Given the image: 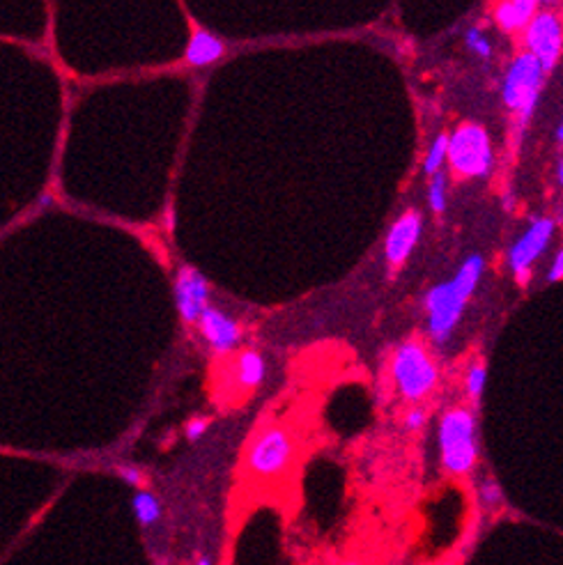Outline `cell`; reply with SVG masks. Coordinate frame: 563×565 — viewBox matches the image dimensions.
<instances>
[{
	"instance_id": "1",
	"label": "cell",
	"mask_w": 563,
	"mask_h": 565,
	"mask_svg": "<svg viewBox=\"0 0 563 565\" xmlns=\"http://www.w3.org/2000/svg\"><path fill=\"white\" fill-rule=\"evenodd\" d=\"M483 272H485V260L476 253L460 265L451 281L439 282L428 290L426 301H423L428 313V332L437 345L446 343L451 333L455 332L467 301L471 299V294L481 282Z\"/></svg>"
},
{
	"instance_id": "2",
	"label": "cell",
	"mask_w": 563,
	"mask_h": 565,
	"mask_svg": "<svg viewBox=\"0 0 563 565\" xmlns=\"http://www.w3.org/2000/svg\"><path fill=\"white\" fill-rule=\"evenodd\" d=\"M437 439L444 471L451 476H467L474 471L478 463V432L471 409L453 407L444 412Z\"/></svg>"
},
{
	"instance_id": "3",
	"label": "cell",
	"mask_w": 563,
	"mask_h": 565,
	"mask_svg": "<svg viewBox=\"0 0 563 565\" xmlns=\"http://www.w3.org/2000/svg\"><path fill=\"white\" fill-rule=\"evenodd\" d=\"M545 74L541 62L525 51L519 53L513 62H510L506 77H503L502 86V99L506 103V109L515 115V129L518 134L526 129L529 120L536 113L538 99L543 93V83H545Z\"/></svg>"
},
{
	"instance_id": "4",
	"label": "cell",
	"mask_w": 563,
	"mask_h": 565,
	"mask_svg": "<svg viewBox=\"0 0 563 565\" xmlns=\"http://www.w3.org/2000/svg\"><path fill=\"white\" fill-rule=\"evenodd\" d=\"M391 375L400 396L412 403H419L437 386L439 370L426 345L416 338H410L396 348Z\"/></svg>"
},
{
	"instance_id": "5",
	"label": "cell",
	"mask_w": 563,
	"mask_h": 565,
	"mask_svg": "<svg viewBox=\"0 0 563 565\" xmlns=\"http://www.w3.org/2000/svg\"><path fill=\"white\" fill-rule=\"evenodd\" d=\"M449 166L458 177H487L494 166V150L485 127L462 122L449 134Z\"/></svg>"
},
{
	"instance_id": "6",
	"label": "cell",
	"mask_w": 563,
	"mask_h": 565,
	"mask_svg": "<svg viewBox=\"0 0 563 565\" xmlns=\"http://www.w3.org/2000/svg\"><path fill=\"white\" fill-rule=\"evenodd\" d=\"M295 439L283 425H267L257 432L247 448V469L256 479H279L292 464Z\"/></svg>"
},
{
	"instance_id": "7",
	"label": "cell",
	"mask_w": 563,
	"mask_h": 565,
	"mask_svg": "<svg viewBox=\"0 0 563 565\" xmlns=\"http://www.w3.org/2000/svg\"><path fill=\"white\" fill-rule=\"evenodd\" d=\"M554 230H557V221L550 217L534 218L529 223V228L525 230V234H519V240L510 246L509 250V266L510 272L515 274L519 285H526V281L531 278V266L536 265L538 258L543 256L550 246L554 237Z\"/></svg>"
},
{
	"instance_id": "8",
	"label": "cell",
	"mask_w": 563,
	"mask_h": 565,
	"mask_svg": "<svg viewBox=\"0 0 563 565\" xmlns=\"http://www.w3.org/2000/svg\"><path fill=\"white\" fill-rule=\"evenodd\" d=\"M525 44L534 58L550 71L557 67L563 53V23L554 12H538V17L525 30Z\"/></svg>"
},
{
	"instance_id": "9",
	"label": "cell",
	"mask_w": 563,
	"mask_h": 565,
	"mask_svg": "<svg viewBox=\"0 0 563 565\" xmlns=\"http://www.w3.org/2000/svg\"><path fill=\"white\" fill-rule=\"evenodd\" d=\"M209 299V288L205 276L193 266H180L175 278V301L182 320L186 324H198L203 317Z\"/></svg>"
},
{
	"instance_id": "10",
	"label": "cell",
	"mask_w": 563,
	"mask_h": 565,
	"mask_svg": "<svg viewBox=\"0 0 563 565\" xmlns=\"http://www.w3.org/2000/svg\"><path fill=\"white\" fill-rule=\"evenodd\" d=\"M421 230L423 218L416 209H407V212H403L396 218L394 225L388 228L387 240H384V256H387L391 269H398V266L405 265L414 246L421 240Z\"/></svg>"
},
{
	"instance_id": "11",
	"label": "cell",
	"mask_w": 563,
	"mask_h": 565,
	"mask_svg": "<svg viewBox=\"0 0 563 565\" xmlns=\"http://www.w3.org/2000/svg\"><path fill=\"white\" fill-rule=\"evenodd\" d=\"M198 326H200V333L209 343V348L216 354H230L241 340V329L235 317L225 315L224 310L214 308V306L205 310Z\"/></svg>"
},
{
	"instance_id": "12",
	"label": "cell",
	"mask_w": 563,
	"mask_h": 565,
	"mask_svg": "<svg viewBox=\"0 0 563 565\" xmlns=\"http://www.w3.org/2000/svg\"><path fill=\"white\" fill-rule=\"evenodd\" d=\"M538 17L536 0H503L494 7V21L503 33H519Z\"/></svg>"
},
{
	"instance_id": "13",
	"label": "cell",
	"mask_w": 563,
	"mask_h": 565,
	"mask_svg": "<svg viewBox=\"0 0 563 565\" xmlns=\"http://www.w3.org/2000/svg\"><path fill=\"white\" fill-rule=\"evenodd\" d=\"M224 53L225 46L216 35H212L209 30H203V28H196L189 44H186L184 61L192 67H208L219 61Z\"/></svg>"
},
{
	"instance_id": "14",
	"label": "cell",
	"mask_w": 563,
	"mask_h": 565,
	"mask_svg": "<svg viewBox=\"0 0 563 565\" xmlns=\"http://www.w3.org/2000/svg\"><path fill=\"white\" fill-rule=\"evenodd\" d=\"M267 375V364H265L263 354H257L256 349H244L237 354L235 368H233V377H235L237 386L244 391H251L265 381Z\"/></svg>"
},
{
	"instance_id": "15",
	"label": "cell",
	"mask_w": 563,
	"mask_h": 565,
	"mask_svg": "<svg viewBox=\"0 0 563 565\" xmlns=\"http://www.w3.org/2000/svg\"><path fill=\"white\" fill-rule=\"evenodd\" d=\"M132 508H134V515H136L138 524L145 528L157 524L159 517H161V504H159L157 496H154L152 492H148V489H138L136 495H134Z\"/></svg>"
},
{
	"instance_id": "16",
	"label": "cell",
	"mask_w": 563,
	"mask_h": 565,
	"mask_svg": "<svg viewBox=\"0 0 563 565\" xmlns=\"http://www.w3.org/2000/svg\"><path fill=\"white\" fill-rule=\"evenodd\" d=\"M446 161H449V134H439L428 147L426 159H423V173L435 177L437 173H442Z\"/></svg>"
},
{
	"instance_id": "17",
	"label": "cell",
	"mask_w": 563,
	"mask_h": 565,
	"mask_svg": "<svg viewBox=\"0 0 563 565\" xmlns=\"http://www.w3.org/2000/svg\"><path fill=\"white\" fill-rule=\"evenodd\" d=\"M446 173H437L435 177H430V186H428V205L435 214H444L446 212V202H449V196H446Z\"/></svg>"
},
{
	"instance_id": "18",
	"label": "cell",
	"mask_w": 563,
	"mask_h": 565,
	"mask_svg": "<svg viewBox=\"0 0 563 565\" xmlns=\"http://www.w3.org/2000/svg\"><path fill=\"white\" fill-rule=\"evenodd\" d=\"M485 381H487V370L483 364H474L469 370H467V380H465V389H467V396L478 403L485 391Z\"/></svg>"
},
{
	"instance_id": "19",
	"label": "cell",
	"mask_w": 563,
	"mask_h": 565,
	"mask_svg": "<svg viewBox=\"0 0 563 565\" xmlns=\"http://www.w3.org/2000/svg\"><path fill=\"white\" fill-rule=\"evenodd\" d=\"M465 42H467V46H469L471 53H476L478 58H483V61H487V58L493 55V44H490V39L485 37V33H483L478 26H474L467 30Z\"/></svg>"
},
{
	"instance_id": "20",
	"label": "cell",
	"mask_w": 563,
	"mask_h": 565,
	"mask_svg": "<svg viewBox=\"0 0 563 565\" xmlns=\"http://www.w3.org/2000/svg\"><path fill=\"white\" fill-rule=\"evenodd\" d=\"M478 495H481V504L487 505V508H494L503 501V492L499 487L497 480L487 479L481 483V489H478Z\"/></svg>"
},
{
	"instance_id": "21",
	"label": "cell",
	"mask_w": 563,
	"mask_h": 565,
	"mask_svg": "<svg viewBox=\"0 0 563 565\" xmlns=\"http://www.w3.org/2000/svg\"><path fill=\"white\" fill-rule=\"evenodd\" d=\"M118 476H120L126 485H132V487H143V483H145V476H143L141 469L132 467V464H122V467H118Z\"/></svg>"
},
{
	"instance_id": "22",
	"label": "cell",
	"mask_w": 563,
	"mask_h": 565,
	"mask_svg": "<svg viewBox=\"0 0 563 565\" xmlns=\"http://www.w3.org/2000/svg\"><path fill=\"white\" fill-rule=\"evenodd\" d=\"M208 430H209V419H205V416H196V419H192L189 423H186V439L198 441L205 435V432H208Z\"/></svg>"
},
{
	"instance_id": "23",
	"label": "cell",
	"mask_w": 563,
	"mask_h": 565,
	"mask_svg": "<svg viewBox=\"0 0 563 565\" xmlns=\"http://www.w3.org/2000/svg\"><path fill=\"white\" fill-rule=\"evenodd\" d=\"M426 421H428L426 412H423V409H419V407H414V409H410V412H407L405 428L407 430H421L423 425H426Z\"/></svg>"
},
{
	"instance_id": "24",
	"label": "cell",
	"mask_w": 563,
	"mask_h": 565,
	"mask_svg": "<svg viewBox=\"0 0 563 565\" xmlns=\"http://www.w3.org/2000/svg\"><path fill=\"white\" fill-rule=\"evenodd\" d=\"M563 281V249L554 256L552 265H550V272H547V282H559Z\"/></svg>"
},
{
	"instance_id": "25",
	"label": "cell",
	"mask_w": 563,
	"mask_h": 565,
	"mask_svg": "<svg viewBox=\"0 0 563 565\" xmlns=\"http://www.w3.org/2000/svg\"><path fill=\"white\" fill-rule=\"evenodd\" d=\"M557 180H559V184H561V189H563V157H561V161H559V168H557Z\"/></svg>"
},
{
	"instance_id": "26",
	"label": "cell",
	"mask_w": 563,
	"mask_h": 565,
	"mask_svg": "<svg viewBox=\"0 0 563 565\" xmlns=\"http://www.w3.org/2000/svg\"><path fill=\"white\" fill-rule=\"evenodd\" d=\"M336 565H363V563H361V561H356V559H345V561H340V563H336Z\"/></svg>"
},
{
	"instance_id": "27",
	"label": "cell",
	"mask_w": 563,
	"mask_h": 565,
	"mask_svg": "<svg viewBox=\"0 0 563 565\" xmlns=\"http://www.w3.org/2000/svg\"><path fill=\"white\" fill-rule=\"evenodd\" d=\"M196 565H214V561L209 556H203V559H198Z\"/></svg>"
},
{
	"instance_id": "28",
	"label": "cell",
	"mask_w": 563,
	"mask_h": 565,
	"mask_svg": "<svg viewBox=\"0 0 563 565\" xmlns=\"http://www.w3.org/2000/svg\"><path fill=\"white\" fill-rule=\"evenodd\" d=\"M557 141L563 143V120H561V125L557 127Z\"/></svg>"
}]
</instances>
